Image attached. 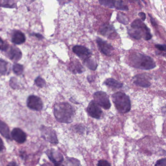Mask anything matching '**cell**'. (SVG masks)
Listing matches in <instances>:
<instances>
[{
    "instance_id": "cell-24",
    "label": "cell",
    "mask_w": 166,
    "mask_h": 166,
    "mask_svg": "<svg viewBox=\"0 0 166 166\" xmlns=\"http://www.w3.org/2000/svg\"><path fill=\"white\" fill-rule=\"evenodd\" d=\"M115 8L118 10H121V11H127L129 9L128 6L124 5L123 2L120 0L116 1L115 3Z\"/></svg>"
},
{
    "instance_id": "cell-11",
    "label": "cell",
    "mask_w": 166,
    "mask_h": 166,
    "mask_svg": "<svg viewBox=\"0 0 166 166\" xmlns=\"http://www.w3.org/2000/svg\"><path fill=\"white\" fill-rule=\"evenodd\" d=\"M134 84L140 87L148 88L151 86V82L148 77L144 74H139L135 76L133 79Z\"/></svg>"
},
{
    "instance_id": "cell-31",
    "label": "cell",
    "mask_w": 166,
    "mask_h": 166,
    "mask_svg": "<svg viewBox=\"0 0 166 166\" xmlns=\"http://www.w3.org/2000/svg\"><path fill=\"white\" fill-rule=\"evenodd\" d=\"M155 47L158 50H160L161 51H166V45H161V44H156L155 45Z\"/></svg>"
},
{
    "instance_id": "cell-6",
    "label": "cell",
    "mask_w": 166,
    "mask_h": 166,
    "mask_svg": "<svg viewBox=\"0 0 166 166\" xmlns=\"http://www.w3.org/2000/svg\"><path fill=\"white\" fill-rule=\"evenodd\" d=\"M42 136L44 139L50 143L58 144V140L53 129L50 127L42 126L41 128Z\"/></svg>"
},
{
    "instance_id": "cell-15",
    "label": "cell",
    "mask_w": 166,
    "mask_h": 166,
    "mask_svg": "<svg viewBox=\"0 0 166 166\" xmlns=\"http://www.w3.org/2000/svg\"><path fill=\"white\" fill-rule=\"evenodd\" d=\"M114 27L109 24L103 25L100 29V33L105 37H110L114 33H116Z\"/></svg>"
},
{
    "instance_id": "cell-30",
    "label": "cell",
    "mask_w": 166,
    "mask_h": 166,
    "mask_svg": "<svg viewBox=\"0 0 166 166\" xmlns=\"http://www.w3.org/2000/svg\"><path fill=\"white\" fill-rule=\"evenodd\" d=\"M98 166H111V164L106 160H101L98 162Z\"/></svg>"
},
{
    "instance_id": "cell-26",
    "label": "cell",
    "mask_w": 166,
    "mask_h": 166,
    "mask_svg": "<svg viewBox=\"0 0 166 166\" xmlns=\"http://www.w3.org/2000/svg\"><path fill=\"white\" fill-rule=\"evenodd\" d=\"M117 20L120 23L126 25L129 23V20L126 16L122 13H118L117 15Z\"/></svg>"
},
{
    "instance_id": "cell-34",
    "label": "cell",
    "mask_w": 166,
    "mask_h": 166,
    "mask_svg": "<svg viewBox=\"0 0 166 166\" xmlns=\"http://www.w3.org/2000/svg\"><path fill=\"white\" fill-rule=\"evenodd\" d=\"M5 148L2 139L0 138V151H2Z\"/></svg>"
},
{
    "instance_id": "cell-7",
    "label": "cell",
    "mask_w": 166,
    "mask_h": 166,
    "mask_svg": "<svg viewBox=\"0 0 166 166\" xmlns=\"http://www.w3.org/2000/svg\"><path fill=\"white\" fill-rule=\"evenodd\" d=\"M27 106L32 110L40 111L43 108V103L39 97L32 95L28 97L27 100Z\"/></svg>"
},
{
    "instance_id": "cell-9",
    "label": "cell",
    "mask_w": 166,
    "mask_h": 166,
    "mask_svg": "<svg viewBox=\"0 0 166 166\" xmlns=\"http://www.w3.org/2000/svg\"><path fill=\"white\" fill-rule=\"evenodd\" d=\"M47 155L49 159L55 165L58 166L62 164L63 161V156L58 151L52 149L46 151Z\"/></svg>"
},
{
    "instance_id": "cell-22",
    "label": "cell",
    "mask_w": 166,
    "mask_h": 166,
    "mask_svg": "<svg viewBox=\"0 0 166 166\" xmlns=\"http://www.w3.org/2000/svg\"><path fill=\"white\" fill-rule=\"evenodd\" d=\"M100 4L104 7L114 9L115 8L116 0H99Z\"/></svg>"
},
{
    "instance_id": "cell-4",
    "label": "cell",
    "mask_w": 166,
    "mask_h": 166,
    "mask_svg": "<svg viewBox=\"0 0 166 166\" xmlns=\"http://www.w3.org/2000/svg\"><path fill=\"white\" fill-rule=\"evenodd\" d=\"M112 98L116 109L120 113H128L131 110V103L130 98L125 93L118 92L114 94Z\"/></svg>"
},
{
    "instance_id": "cell-12",
    "label": "cell",
    "mask_w": 166,
    "mask_h": 166,
    "mask_svg": "<svg viewBox=\"0 0 166 166\" xmlns=\"http://www.w3.org/2000/svg\"><path fill=\"white\" fill-rule=\"evenodd\" d=\"M73 51L80 58L85 60L91 56L90 50L85 47L81 45H76L73 48Z\"/></svg>"
},
{
    "instance_id": "cell-21",
    "label": "cell",
    "mask_w": 166,
    "mask_h": 166,
    "mask_svg": "<svg viewBox=\"0 0 166 166\" xmlns=\"http://www.w3.org/2000/svg\"><path fill=\"white\" fill-rule=\"evenodd\" d=\"M9 70V63L4 60L0 59V74L5 75Z\"/></svg>"
},
{
    "instance_id": "cell-25",
    "label": "cell",
    "mask_w": 166,
    "mask_h": 166,
    "mask_svg": "<svg viewBox=\"0 0 166 166\" xmlns=\"http://www.w3.org/2000/svg\"><path fill=\"white\" fill-rule=\"evenodd\" d=\"M13 71L16 75H21L23 71V67L22 65L15 63L13 66Z\"/></svg>"
},
{
    "instance_id": "cell-33",
    "label": "cell",
    "mask_w": 166,
    "mask_h": 166,
    "mask_svg": "<svg viewBox=\"0 0 166 166\" xmlns=\"http://www.w3.org/2000/svg\"><path fill=\"white\" fill-rule=\"evenodd\" d=\"M149 17H150V19H151V24L153 26V27H156L157 26V23H156V22L155 21V19L153 18V17H151V15H150V14H149Z\"/></svg>"
},
{
    "instance_id": "cell-8",
    "label": "cell",
    "mask_w": 166,
    "mask_h": 166,
    "mask_svg": "<svg viewBox=\"0 0 166 166\" xmlns=\"http://www.w3.org/2000/svg\"><path fill=\"white\" fill-rule=\"evenodd\" d=\"M87 112L88 115L91 116L92 118L100 119L102 116V111L99 105L95 101L93 100L90 102L88 105Z\"/></svg>"
},
{
    "instance_id": "cell-2",
    "label": "cell",
    "mask_w": 166,
    "mask_h": 166,
    "mask_svg": "<svg viewBox=\"0 0 166 166\" xmlns=\"http://www.w3.org/2000/svg\"><path fill=\"white\" fill-rule=\"evenodd\" d=\"M129 62L135 68L149 70L155 68L156 64L151 57L139 53H133L129 57Z\"/></svg>"
},
{
    "instance_id": "cell-16",
    "label": "cell",
    "mask_w": 166,
    "mask_h": 166,
    "mask_svg": "<svg viewBox=\"0 0 166 166\" xmlns=\"http://www.w3.org/2000/svg\"><path fill=\"white\" fill-rule=\"evenodd\" d=\"M25 36L24 34L20 31L14 32L12 36V42L16 44H21L25 41Z\"/></svg>"
},
{
    "instance_id": "cell-35",
    "label": "cell",
    "mask_w": 166,
    "mask_h": 166,
    "mask_svg": "<svg viewBox=\"0 0 166 166\" xmlns=\"http://www.w3.org/2000/svg\"><path fill=\"white\" fill-rule=\"evenodd\" d=\"M58 2H60V3H62L63 2H64L65 0H58Z\"/></svg>"
},
{
    "instance_id": "cell-1",
    "label": "cell",
    "mask_w": 166,
    "mask_h": 166,
    "mask_svg": "<svg viewBox=\"0 0 166 166\" xmlns=\"http://www.w3.org/2000/svg\"><path fill=\"white\" fill-rule=\"evenodd\" d=\"M54 114L56 120L59 122L70 123L73 120L75 110L70 104L61 102L55 105Z\"/></svg>"
},
{
    "instance_id": "cell-29",
    "label": "cell",
    "mask_w": 166,
    "mask_h": 166,
    "mask_svg": "<svg viewBox=\"0 0 166 166\" xmlns=\"http://www.w3.org/2000/svg\"><path fill=\"white\" fill-rule=\"evenodd\" d=\"M155 166H166V158L161 159L157 161Z\"/></svg>"
},
{
    "instance_id": "cell-18",
    "label": "cell",
    "mask_w": 166,
    "mask_h": 166,
    "mask_svg": "<svg viewBox=\"0 0 166 166\" xmlns=\"http://www.w3.org/2000/svg\"><path fill=\"white\" fill-rule=\"evenodd\" d=\"M103 83L107 86L112 87V88L118 89V88H121L123 86L122 83H120V82L117 81L116 80H114V79L112 78L107 79Z\"/></svg>"
},
{
    "instance_id": "cell-3",
    "label": "cell",
    "mask_w": 166,
    "mask_h": 166,
    "mask_svg": "<svg viewBox=\"0 0 166 166\" xmlns=\"http://www.w3.org/2000/svg\"><path fill=\"white\" fill-rule=\"evenodd\" d=\"M131 27V28L128 29V34L133 38L140 40L144 37L145 40L148 41L152 38L151 30L140 19L133 21Z\"/></svg>"
},
{
    "instance_id": "cell-14",
    "label": "cell",
    "mask_w": 166,
    "mask_h": 166,
    "mask_svg": "<svg viewBox=\"0 0 166 166\" xmlns=\"http://www.w3.org/2000/svg\"><path fill=\"white\" fill-rule=\"evenodd\" d=\"M8 58L14 62H18L22 56V52L21 50L15 46H12L9 49H7Z\"/></svg>"
},
{
    "instance_id": "cell-32",
    "label": "cell",
    "mask_w": 166,
    "mask_h": 166,
    "mask_svg": "<svg viewBox=\"0 0 166 166\" xmlns=\"http://www.w3.org/2000/svg\"><path fill=\"white\" fill-rule=\"evenodd\" d=\"M138 15L141 18V20L142 21H144L145 20H146V15H145V14L144 13L140 12L138 14Z\"/></svg>"
},
{
    "instance_id": "cell-10",
    "label": "cell",
    "mask_w": 166,
    "mask_h": 166,
    "mask_svg": "<svg viewBox=\"0 0 166 166\" xmlns=\"http://www.w3.org/2000/svg\"><path fill=\"white\" fill-rule=\"evenodd\" d=\"M96 42L98 48L102 53L109 56L112 55V52L114 50L112 45L100 38H98L96 39Z\"/></svg>"
},
{
    "instance_id": "cell-20",
    "label": "cell",
    "mask_w": 166,
    "mask_h": 166,
    "mask_svg": "<svg viewBox=\"0 0 166 166\" xmlns=\"http://www.w3.org/2000/svg\"><path fill=\"white\" fill-rule=\"evenodd\" d=\"M71 69L72 71L74 73H80L84 71L83 67L82 66L81 64L78 60L72 63L71 65Z\"/></svg>"
},
{
    "instance_id": "cell-17",
    "label": "cell",
    "mask_w": 166,
    "mask_h": 166,
    "mask_svg": "<svg viewBox=\"0 0 166 166\" xmlns=\"http://www.w3.org/2000/svg\"><path fill=\"white\" fill-rule=\"evenodd\" d=\"M0 133L7 139L11 138L9 126L2 120H0Z\"/></svg>"
},
{
    "instance_id": "cell-23",
    "label": "cell",
    "mask_w": 166,
    "mask_h": 166,
    "mask_svg": "<svg viewBox=\"0 0 166 166\" xmlns=\"http://www.w3.org/2000/svg\"><path fill=\"white\" fill-rule=\"evenodd\" d=\"M15 3L13 0H0L1 7L13 8L15 7Z\"/></svg>"
},
{
    "instance_id": "cell-5",
    "label": "cell",
    "mask_w": 166,
    "mask_h": 166,
    "mask_svg": "<svg viewBox=\"0 0 166 166\" xmlns=\"http://www.w3.org/2000/svg\"><path fill=\"white\" fill-rule=\"evenodd\" d=\"M94 98L95 102L99 106L104 108V109L107 110L111 107V104L109 96L104 92L98 91L96 92L94 94Z\"/></svg>"
},
{
    "instance_id": "cell-19",
    "label": "cell",
    "mask_w": 166,
    "mask_h": 166,
    "mask_svg": "<svg viewBox=\"0 0 166 166\" xmlns=\"http://www.w3.org/2000/svg\"><path fill=\"white\" fill-rule=\"evenodd\" d=\"M83 63L86 66L92 70H95L98 66L96 61L91 56L84 60Z\"/></svg>"
},
{
    "instance_id": "cell-27",
    "label": "cell",
    "mask_w": 166,
    "mask_h": 166,
    "mask_svg": "<svg viewBox=\"0 0 166 166\" xmlns=\"http://www.w3.org/2000/svg\"><path fill=\"white\" fill-rule=\"evenodd\" d=\"M35 82L36 85L41 88L43 87L45 84V80L40 76H39L35 80Z\"/></svg>"
},
{
    "instance_id": "cell-28",
    "label": "cell",
    "mask_w": 166,
    "mask_h": 166,
    "mask_svg": "<svg viewBox=\"0 0 166 166\" xmlns=\"http://www.w3.org/2000/svg\"><path fill=\"white\" fill-rule=\"evenodd\" d=\"M9 48V45L0 38V50L2 51H7Z\"/></svg>"
},
{
    "instance_id": "cell-13",
    "label": "cell",
    "mask_w": 166,
    "mask_h": 166,
    "mask_svg": "<svg viewBox=\"0 0 166 166\" xmlns=\"http://www.w3.org/2000/svg\"><path fill=\"white\" fill-rule=\"evenodd\" d=\"M12 138L19 143H23L26 141L27 135L19 128H14L11 131Z\"/></svg>"
}]
</instances>
